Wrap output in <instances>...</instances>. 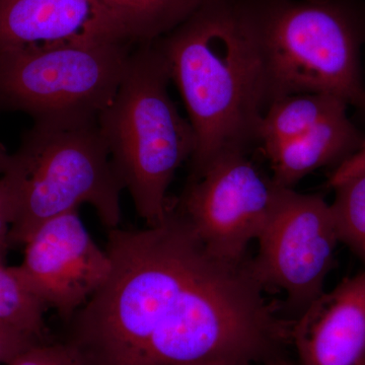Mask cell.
Listing matches in <instances>:
<instances>
[{"instance_id": "cell-1", "label": "cell", "mask_w": 365, "mask_h": 365, "mask_svg": "<svg viewBox=\"0 0 365 365\" xmlns=\"http://www.w3.org/2000/svg\"><path fill=\"white\" fill-rule=\"evenodd\" d=\"M104 284L68 324L83 365H246L284 356L292 324L264 295L250 260L211 253L169 205L165 222L112 228Z\"/></svg>"}, {"instance_id": "cell-2", "label": "cell", "mask_w": 365, "mask_h": 365, "mask_svg": "<svg viewBox=\"0 0 365 365\" xmlns=\"http://www.w3.org/2000/svg\"><path fill=\"white\" fill-rule=\"evenodd\" d=\"M272 0H203L155 40L196 134L191 180L215 158L248 153L267 110L264 34Z\"/></svg>"}, {"instance_id": "cell-3", "label": "cell", "mask_w": 365, "mask_h": 365, "mask_svg": "<svg viewBox=\"0 0 365 365\" xmlns=\"http://www.w3.org/2000/svg\"><path fill=\"white\" fill-rule=\"evenodd\" d=\"M170 81L155 41L136 44L116 95L98 120L113 165L146 227L165 222L168 189L196 148L191 122L170 98Z\"/></svg>"}, {"instance_id": "cell-4", "label": "cell", "mask_w": 365, "mask_h": 365, "mask_svg": "<svg viewBox=\"0 0 365 365\" xmlns=\"http://www.w3.org/2000/svg\"><path fill=\"white\" fill-rule=\"evenodd\" d=\"M0 176L16 199L11 249L25 246L43 223L83 204L95 209L108 230L121 222L124 185L98 121L34 122L14 153L0 144Z\"/></svg>"}, {"instance_id": "cell-5", "label": "cell", "mask_w": 365, "mask_h": 365, "mask_svg": "<svg viewBox=\"0 0 365 365\" xmlns=\"http://www.w3.org/2000/svg\"><path fill=\"white\" fill-rule=\"evenodd\" d=\"M361 41L360 21L343 0H272L264 34L269 106L304 93L364 106Z\"/></svg>"}, {"instance_id": "cell-6", "label": "cell", "mask_w": 365, "mask_h": 365, "mask_svg": "<svg viewBox=\"0 0 365 365\" xmlns=\"http://www.w3.org/2000/svg\"><path fill=\"white\" fill-rule=\"evenodd\" d=\"M130 42L23 48L0 53V114L34 122L98 121L126 71Z\"/></svg>"}, {"instance_id": "cell-7", "label": "cell", "mask_w": 365, "mask_h": 365, "mask_svg": "<svg viewBox=\"0 0 365 365\" xmlns=\"http://www.w3.org/2000/svg\"><path fill=\"white\" fill-rule=\"evenodd\" d=\"M285 188L248 158L235 151L215 158L191 180L177 208L211 253L223 260H247Z\"/></svg>"}, {"instance_id": "cell-8", "label": "cell", "mask_w": 365, "mask_h": 365, "mask_svg": "<svg viewBox=\"0 0 365 365\" xmlns=\"http://www.w3.org/2000/svg\"><path fill=\"white\" fill-rule=\"evenodd\" d=\"M257 242L258 254L250 260L255 277L264 289L284 292L288 306L302 314L324 294L340 242L330 204L285 188Z\"/></svg>"}, {"instance_id": "cell-9", "label": "cell", "mask_w": 365, "mask_h": 365, "mask_svg": "<svg viewBox=\"0 0 365 365\" xmlns=\"http://www.w3.org/2000/svg\"><path fill=\"white\" fill-rule=\"evenodd\" d=\"M25 248L14 272L46 309H54L66 322L100 289L111 270L107 252L93 241L78 210L43 223Z\"/></svg>"}, {"instance_id": "cell-10", "label": "cell", "mask_w": 365, "mask_h": 365, "mask_svg": "<svg viewBox=\"0 0 365 365\" xmlns=\"http://www.w3.org/2000/svg\"><path fill=\"white\" fill-rule=\"evenodd\" d=\"M108 42L134 43L101 0H0V53Z\"/></svg>"}, {"instance_id": "cell-11", "label": "cell", "mask_w": 365, "mask_h": 365, "mask_svg": "<svg viewBox=\"0 0 365 365\" xmlns=\"http://www.w3.org/2000/svg\"><path fill=\"white\" fill-rule=\"evenodd\" d=\"M292 343L302 365H365V270L312 302Z\"/></svg>"}, {"instance_id": "cell-12", "label": "cell", "mask_w": 365, "mask_h": 365, "mask_svg": "<svg viewBox=\"0 0 365 365\" xmlns=\"http://www.w3.org/2000/svg\"><path fill=\"white\" fill-rule=\"evenodd\" d=\"M364 139L347 112H343L265 153L274 181L283 188L292 189L314 170L338 167L359 150Z\"/></svg>"}, {"instance_id": "cell-13", "label": "cell", "mask_w": 365, "mask_h": 365, "mask_svg": "<svg viewBox=\"0 0 365 365\" xmlns=\"http://www.w3.org/2000/svg\"><path fill=\"white\" fill-rule=\"evenodd\" d=\"M344 101L326 93H304L278 98L264 113L259 143L270 150L312 130L340 113L347 112Z\"/></svg>"}, {"instance_id": "cell-14", "label": "cell", "mask_w": 365, "mask_h": 365, "mask_svg": "<svg viewBox=\"0 0 365 365\" xmlns=\"http://www.w3.org/2000/svg\"><path fill=\"white\" fill-rule=\"evenodd\" d=\"M136 44L153 42L187 20L203 0H101Z\"/></svg>"}, {"instance_id": "cell-15", "label": "cell", "mask_w": 365, "mask_h": 365, "mask_svg": "<svg viewBox=\"0 0 365 365\" xmlns=\"http://www.w3.org/2000/svg\"><path fill=\"white\" fill-rule=\"evenodd\" d=\"M46 311L24 287L13 267L0 264V322L40 342H51L44 318Z\"/></svg>"}, {"instance_id": "cell-16", "label": "cell", "mask_w": 365, "mask_h": 365, "mask_svg": "<svg viewBox=\"0 0 365 365\" xmlns=\"http://www.w3.org/2000/svg\"><path fill=\"white\" fill-rule=\"evenodd\" d=\"M331 205L338 239L365 265V173L336 186Z\"/></svg>"}, {"instance_id": "cell-17", "label": "cell", "mask_w": 365, "mask_h": 365, "mask_svg": "<svg viewBox=\"0 0 365 365\" xmlns=\"http://www.w3.org/2000/svg\"><path fill=\"white\" fill-rule=\"evenodd\" d=\"M74 355L66 343H38L7 365H66Z\"/></svg>"}, {"instance_id": "cell-18", "label": "cell", "mask_w": 365, "mask_h": 365, "mask_svg": "<svg viewBox=\"0 0 365 365\" xmlns=\"http://www.w3.org/2000/svg\"><path fill=\"white\" fill-rule=\"evenodd\" d=\"M16 216V199L6 178L0 176V264L11 250L9 234Z\"/></svg>"}, {"instance_id": "cell-19", "label": "cell", "mask_w": 365, "mask_h": 365, "mask_svg": "<svg viewBox=\"0 0 365 365\" xmlns=\"http://www.w3.org/2000/svg\"><path fill=\"white\" fill-rule=\"evenodd\" d=\"M40 341L0 322V365H7ZM46 343V342H45Z\"/></svg>"}, {"instance_id": "cell-20", "label": "cell", "mask_w": 365, "mask_h": 365, "mask_svg": "<svg viewBox=\"0 0 365 365\" xmlns=\"http://www.w3.org/2000/svg\"><path fill=\"white\" fill-rule=\"evenodd\" d=\"M362 173H365V138L356 153L335 168L329 179V187L334 189L341 182Z\"/></svg>"}, {"instance_id": "cell-21", "label": "cell", "mask_w": 365, "mask_h": 365, "mask_svg": "<svg viewBox=\"0 0 365 365\" xmlns=\"http://www.w3.org/2000/svg\"><path fill=\"white\" fill-rule=\"evenodd\" d=\"M246 365H292L285 356L277 357V359L267 360V361L258 362V364H251Z\"/></svg>"}, {"instance_id": "cell-22", "label": "cell", "mask_w": 365, "mask_h": 365, "mask_svg": "<svg viewBox=\"0 0 365 365\" xmlns=\"http://www.w3.org/2000/svg\"><path fill=\"white\" fill-rule=\"evenodd\" d=\"M201 365H222V364H201Z\"/></svg>"}, {"instance_id": "cell-23", "label": "cell", "mask_w": 365, "mask_h": 365, "mask_svg": "<svg viewBox=\"0 0 365 365\" xmlns=\"http://www.w3.org/2000/svg\"><path fill=\"white\" fill-rule=\"evenodd\" d=\"M365 106V91H364V107Z\"/></svg>"}]
</instances>
